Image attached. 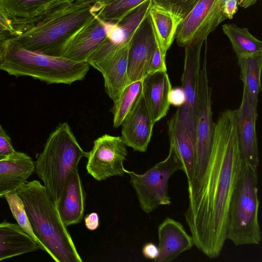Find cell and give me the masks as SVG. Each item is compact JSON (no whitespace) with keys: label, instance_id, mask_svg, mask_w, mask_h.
Masks as SVG:
<instances>
[{"label":"cell","instance_id":"1","mask_svg":"<svg viewBox=\"0 0 262 262\" xmlns=\"http://www.w3.org/2000/svg\"><path fill=\"white\" fill-rule=\"evenodd\" d=\"M242 164L234 111L227 110L215 123L209 151L195 157L184 215L194 246L210 258L221 254L227 240L229 206Z\"/></svg>","mask_w":262,"mask_h":262},{"label":"cell","instance_id":"2","mask_svg":"<svg viewBox=\"0 0 262 262\" xmlns=\"http://www.w3.org/2000/svg\"><path fill=\"white\" fill-rule=\"evenodd\" d=\"M21 200L41 250L56 262H82L56 206L39 181L26 182L16 191Z\"/></svg>","mask_w":262,"mask_h":262},{"label":"cell","instance_id":"3","mask_svg":"<svg viewBox=\"0 0 262 262\" xmlns=\"http://www.w3.org/2000/svg\"><path fill=\"white\" fill-rule=\"evenodd\" d=\"M95 14L92 6L64 0L31 29L10 39L26 50L61 57L68 42Z\"/></svg>","mask_w":262,"mask_h":262},{"label":"cell","instance_id":"4","mask_svg":"<svg viewBox=\"0 0 262 262\" xmlns=\"http://www.w3.org/2000/svg\"><path fill=\"white\" fill-rule=\"evenodd\" d=\"M10 38L0 64V70L10 75L28 76L48 83L71 84L83 79L90 69V64L87 61H77L28 50Z\"/></svg>","mask_w":262,"mask_h":262},{"label":"cell","instance_id":"5","mask_svg":"<svg viewBox=\"0 0 262 262\" xmlns=\"http://www.w3.org/2000/svg\"><path fill=\"white\" fill-rule=\"evenodd\" d=\"M89 152L81 148L67 122L59 124L50 135L35 163L36 173L55 205L66 179Z\"/></svg>","mask_w":262,"mask_h":262},{"label":"cell","instance_id":"6","mask_svg":"<svg viewBox=\"0 0 262 262\" xmlns=\"http://www.w3.org/2000/svg\"><path fill=\"white\" fill-rule=\"evenodd\" d=\"M257 169L242 161L230 202L226 238L236 246L256 245L261 240Z\"/></svg>","mask_w":262,"mask_h":262},{"label":"cell","instance_id":"7","mask_svg":"<svg viewBox=\"0 0 262 262\" xmlns=\"http://www.w3.org/2000/svg\"><path fill=\"white\" fill-rule=\"evenodd\" d=\"M180 170H183L182 163L174 149L170 146L167 157L145 173L138 174L127 170L140 207L144 212L149 213L160 206L171 204L168 192V181Z\"/></svg>","mask_w":262,"mask_h":262},{"label":"cell","instance_id":"8","mask_svg":"<svg viewBox=\"0 0 262 262\" xmlns=\"http://www.w3.org/2000/svg\"><path fill=\"white\" fill-rule=\"evenodd\" d=\"M204 40L203 38L195 39L185 46L181 81L185 102L173 116L186 128L195 144L196 103L201 68V52Z\"/></svg>","mask_w":262,"mask_h":262},{"label":"cell","instance_id":"9","mask_svg":"<svg viewBox=\"0 0 262 262\" xmlns=\"http://www.w3.org/2000/svg\"><path fill=\"white\" fill-rule=\"evenodd\" d=\"M127 155L126 145L121 137L104 135L94 142L89 152L86 169L98 181L126 173L123 162Z\"/></svg>","mask_w":262,"mask_h":262},{"label":"cell","instance_id":"10","mask_svg":"<svg viewBox=\"0 0 262 262\" xmlns=\"http://www.w3.org/2000/svg\"><path fill=\"white\" fill-rule=\"evenodd\" d=\"M222 0H199L179 24L176 34L180 47L198 38L205 40L225 19Z\"/></svg>","mask_w":262,"mask_h":262},{"label":"cell","instance_id":"11","mask_svg":"<svg viewBox=\"0 0 262 262\" xmlns=\"http://www.w3.org/2000/svg\"><path fill=\"white\" fill-rule=\"evenodd\" d=\"M157 41L148 13L132 35L128 46L127 75L129 83L141 80L148 74Z\"/></svg>","mask_w":262,"mask_h":262},{"label":"cell","instance_id":"12","mask_svg":"<svg viewBox=\"0 0 262 262\" xmlns=\"http://www.w3.org/2000/svg\"><path fill=\"white\" fill-rule=\"evenodd\" d=\"M211 104V89L209 85L207 58L204 55L200 74L196 103L195 157L210 150L214 130Z\"/></svg>","mask_w":262,"mask_h":262},{"label":"cell","instance_id":"13","mask_svg":"<svg viewBox=\"0 0 262 262\" xmlns=\"http://www.w3.org/2000/svg\"><path fill=\"white\" fill-rule=\"evenodd\" d=\"M234 113L242 161L258 169L259 159L256 132L257 111L251 105L245 88L240 106L234 111Z\"/></svg>","mask_w":262,"mask_h":262},{"label":"cell","instance_id":"14","mask_svg":"<svg viewBox=\"0 0 262 262\" xmlns=\"http://www.w3.org/2000/svg\"><path fill=\"white\" fill-rule=\"evenodd\" d=\"M111 25L101 20L95 14L68 42L61 57L86 61L107 37Z\"/></svg>","mask_w":262,"mask_h":262},{"label":"cell","instance_id":"15","mask_svg":"<svg viewBox=\"0 0 262 262\" xmlns=\"http://www.w3.org/2000/svg\"><path fill=\"white\" fill-rule=\"evenodd\" d=\"M154 124L142 93L121 123V138L135 151L145 152Z\"/></svg>","mask_w":262,"mask_h":262},{"label":"cell","instance_id":"16","mask_svg":"<svg viewBox=\"0 0 262 262\" xmlns=\"http://www.w3.org/2000/svg\"><path fill=\"white\" fill-rule=\"evenodd\" d=\"M20 34L31 29L64 0H0Z\"/></svg>","mask_w":262,"mask_h":262},{"label":"cell","instance_id":"17","mask_svg":"<svg viewBox=\"0 0 262 262\" xmlns=\"http://www.w3.org/2000/svg\"><path fill=\"white\" fill-rule=\"evenodd\" d=\"M128 46V43L120 47L101 61L92 65L102 74L105 90L114 102L130 84L127 75Z\"/></svg>","mask_w":262,"mask_h":262},{"label":"cell","instance_id":"18","mask_svg":"<svg viewBox=\"0 0 262 262\" xmlns=\"http://www.w3.org/2000/svg\"><path fill=\"white\" fill-rule=\"evenodd\" d=\"M159 254L156 262H170L194 246L193 238L181 223L167 217L158 228Z\"/></svg>","mask_w":262,"mask_h":262},{"label":"cell","instance_id":"19","mask_svg":"<svg viewBox=\"0 0 262 262\" xmlns=\"http://www.w3.org/2000/svg\"><path fill=\"white\" fill-rule=\"evenodd\" d=\"M85 193L78 168L66 179L60 197L56 205L59 216L67 226L80 223L83 217Z\"/></svg>","mask_w":262,"mask_h":262},{"label":"cell","instance_id":"20","mask_svg":"<svg viewBox=\"0 0 262 262\" xmlns=\"http://www.w3.org/2000/svg\"><path fill=\"white\" fill-rule=\"evenodd\" d=\"M142 95L153 122L164 117L170 106L168 94L172 88L166 72L146 75L142 80Z\"/></svg>","mask_w":262,"mask_h":262},{"label":"cell","instance_id":"21","mask_svg":"<svg viewBox=\"0 0 262 262\" xmlns=\"http://www.w3.org/2000/svg\"><path fill=\"white\" fill-rule=\"evenodd\" d=\"M35 170V164L27 154L15 151L6 159L0 160V198L16 191Z\"/></svg>","mask_w":262,"mask_h":262},{"label":"cell","instance_id":"22","mask_svg":"<svg viewBox=\"0 0 262 262\" xmlns=\"http://www.w3.org/2000/svg\"><path fill=\"white\" fill-rule=\"evenodd\" d=\"M40 249L18 224L0 223V261Z\"/></svg>","mask_w":262,"mask_h":262},{"label":"cell","instance_id":"23","mask_svg":"<svg viewBox=\"0 0 262 262\" xmlns=\"http://www.w3.org/2000/svg\"><path fill=\"white\" fill-rule=\"evenodd\" d=\"M170 146L173 147L180 159L187 180L191 181L195 159V142L186 128L173 116L168 122Z\"/></svg>","mask_w":262,"mask_h":262},{"label":"cell","instance_id":"24","mask_svg":"<svg viewBox=\"0 0 262 262\" xmlns=\"http://www.w3.org/2000/svg\"><path fill=\"white\" fill-rule=\"evenodd\" d=\"M237 58L244 88L247 92L251 105L257 110L258 96L261 89L262 52Z\"/></svg>","mask_w":262,"mask_h":262},{"label":"cell","instance_id":"25","mask_svg":"<svg viewBox=\"0 0 262 262\" xmlns=\"http://www.w3.org/2000/svg\"><path fill=\"white\" fill-rule=\"evenodd\" d=\"M149 13L157 42L162 54L166 56L167 50L176 37L179 23L169 12L152 5L150 6Z\"/></svg>","mask_w":262,"mask_h":262},{"label":"cell","instance_id":"26","mask_svg":"<svg viewBox=\"0 0 262 262\" xmlns=\"http://www.w3.org/2000/svg\"><path fill=\"white\" fill-rule=\"evenodd\" d=\"M222 29L237 58L262 52L261 41L253 36L247 28L226 24L222 26Z\"/></svg>","mask_w":262,"mask_h":262},{"label":"cell","instance_id":"27","mask_svg":"<svg viewBox=\"0 0 262 262\" xmlns=\"http://www.w3.org/2000/svg\"><path fill=\"white\" fill-rule=\"evenodd\" d=\"M142 91V81L138 80L129 84L123 91L112 109L113 126H120L123 119L131 110Z\"/></svg>","mask_w":262,"mask_h":262},{"label":"cell","instance_id":"28","mask_svg":"<svg viewBox=\"0 0 262 262\" xmlns=\"http://www.w3.org/2000/svg\"><path fill=\"white\" fill-rule=\"evenodd\" d=\"M151 5V0H146L114 23L120 30L125 43H129L135 31L148 13Z\"/></svg>","mask_w":262,"mask_h":262},{"label":"cell","instance_id":"29","mask_svg":"<svg viewBox=\"0 0 262 262\" xmlns=\"http://www.w3.org/2000/svg\"><path fill=\"white\" fill-rule=\"evenodd\" d=\"M145 1L108 0L96 14L103 21L114 24Z\"/></svg>","mask_w":262,"mask_h":262},{"label":"cell","instance_id":"30","mask_svg":"<svg viewBox=\"0 0 262 262\" xmlns=\"http://www.w3.org/2000/svg\"><path fill=\"white\" fill-rule=\"evenodd\" d=\"M5 198L17 224L26 233L30 235L38 244L41 250L39 242L31 227L21 200L15 191L6 193Z\"/></svg>","mask_w":262,"mask_h":262},{"label":"cell","instance_id":"31","mask_svg":"<svg viewBox=\"0 0 262 262\" xmlns=\"http://www.w3.org/2000/svg\"><path fill=\"white\" fill-rule=\"evenodd\" d=\"M199 0H151V5L169 12L179 24Z\"/></svg>","mask_w":262,"mask_h":262},{"label":"cell","instance_id":"32","mask_svg":"<svg viewBox=\"0 0 262 262\" xmlns=\"http://www.w3.org/2000/svg\"><path fill=\"white\" fill-rule=\"evenodd\" d=\"M163 71H167L166 56L162 54L160 47L157 42L156 48L149 63L147 74Z\"/></svg>","mask_w":262,"mask_h":262},{"label":"cell","instance_id":"33","mask_svg":"<svg viewBox=\"0 0 262 262\" xmlns=\"http://www.w3.org/2000/svg\"><path fill=\"white\" fill-rule=\"evenodd\" d=\"M15 151L10 138L0 125V160L7 159Z\"/></svg>","mask_w":262,"mask_h":262},{"label":"cell","instance_id":"34","mask_svg":"<svg viewBox=\"0 0 262 262\" xmlns=\"http://www.w3.org/2000/svg\"><path fill=\"white\" fill-rule=\"evenodd\" d=\"M168 101L170 105L180 107L185 102L184 92L182 87L171 88L168 94Z\"/></svg>","mask_w":262,"mask_h":262},{"label":"cell","instance_id":"35","mask_svg":"<svg viewBox=\"0 0 262 262\" xmlns=\"http://www.w3.org/2000/svg\"><path fill=\"white\" fill-rule=\"evenodd\" d=\"M0 24L7 29L13 36H18L19 34L14 28L12 21L0 1Z\"/></svg>","mask_w":262,"mask_h":262},{"label":"cell","instance_id":"36","mask_svg":"<svg viewBox=\"0 0 262 262\" xmlns=\"http://www.w3.org/2000/svg\"><path fill=\"white\" fill-rule=\"evenodd\" d=\"M107 1L108 0H67L70 4L74 6H92L96 13Z\"/></svg>","mask_w":262,"mask_h":262},{"label":"cell","instance_id":"37","mask_svg":"<svg viewBox=\"0 0 262 262\" xmlns=\"http://www.w3.org/2000/svg\"><path fill=\"white\" fill-rule=\"evenodd\" d=\"M238 0H226L223 5V14L226 18L231 19L238 10Z\"/></svg>","mask_w":262,"mask_h":262},{"label":"cell","instance_id":"38","mask_svg":"<svg viewBox=\"0 0 262 262\" xmlns=\"http://www.w3.org/2000/svg\"><path fill=\"white\" fill-rule=\"evenodd\" d=\"M142 253L146 258L155 260L159 254V247L153 243H147L143 247Z\"/></svg>","mask_w":262,"mask_h":262},{"label":"cell","instance_id":"39","mask_svg":"<svg viewBox=\"0 0 262 262\" xmlns=\"http://www.w3.org/2000/svg\"><path fill=\"white\" fill-rule=\"evenodd\" d=\"M85 225L86 228L91 231L97 229L99 225V219L98 214L92 212L84 217Z\"/></svg>","mask_w":262,"mask_h":262},{"label":"cell","instance_id":"40","mask_svg":"<svg viewBox=\"0 0 262 262\" xmlns=\"http://www.w3.org/2000/svg\"><path fill=\"white\" fill-rule=\"evenodd\" d=\"M0 37V64L2 61L7 40L9 39Z\"/></svg>","mask_w":262,"mask_h":262},{"label":"cell","instance_id":"41","mask_svg":"<svg viewBox=\"0 0 262 262\" xmlns=\"http://www.w3.org/2000/svg\"><path fill=\"white\" fill-rule=\"evenodd\" d=\"M13 35L4 26L0 24V37L3 38H10Z\"/></svg>","mask_w":262,"mask_h":262},{"label":"cell","instance_id":"42","mask_svg":"<svg viewBox=\"0 0 262 262\" xmlns=\"http://www.w3.org/2000/svg\"><path fill=\"white\" fill-rule=\"evenodd\" d=\"M257 0H238V4L241 7L247 8L255 4Z\"/></svg>","mask_w":262,"mask_h":262},{"label":"cell","instance_id":"43","mask_svg":"<svg viewBox=\"0 0 262 262\" xmlns=\"http://www.w3.org/2000/svg\"><path fill=\"white\" fill-rule=\"evenodd\" d=\"M222 1H223V3H224L226 0H222Z\"/></svg>","mask_w":262,"mask_h":262}]
</instances>
